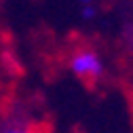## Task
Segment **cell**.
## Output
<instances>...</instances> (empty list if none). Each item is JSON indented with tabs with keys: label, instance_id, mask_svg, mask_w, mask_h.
<instances>
[{
	"label": "cell",
	"instance_id": "1",
	"mask_svg": "<svg viewBox=\"0 0 133 133\" xmlns=\"http://www.w3.org/2000/svg\"><path fill=\"white\" fill-rule=\"evenodd\" d=\"M70 70L82 78L87 82L97 80L104 74V61L95 51H89V49H82V51H76L70 59Z\"/></svg>",
	"mask_w": 133,
	"mask_h": 133
},
{
	"label": "cell",
	"instance_id": "2",
	"mask_svg": "<svg viewBox=\"0 0 133 133\" xmlns=\"http://www.w3.org/2000/svg\"><path fill=\"white\" fill-rule=\"evenodd\" d=\"M4 133H34L30 127H9Z\"/></svg>",
	"mask_w": 133,
	"mask_h": 133
},
{
	"label": "cell",
	"instance_id": "3",
	"mask_svg": "<svg viewBox=\"0 0 133 133\" xmlns=\"http://www.w3.org/2000/svg\"><path fill=\"white\" fill-rule=\"evenodd\" d=\"M82 17H85V19H91V17H95V9H93L91 4H85V9H82Z\"/></svg>",
	"mask_w": 133,
	"mask_h": 133
},
{
	"label": "cell",
	"instance_id": "4",
	"mask_svg": "<svg viewBox=\"0 0 133 133\" xmlns=\"http://www.w3.org/2000/svg\"><path fill=\"white\" fill-rule=\"evenodd\" d=\"M82 2H85V4H89V2H91V0H82Z\"/></svg>",
	"mask_w": 133,
	"mask_h": 133
}]
</instances>
